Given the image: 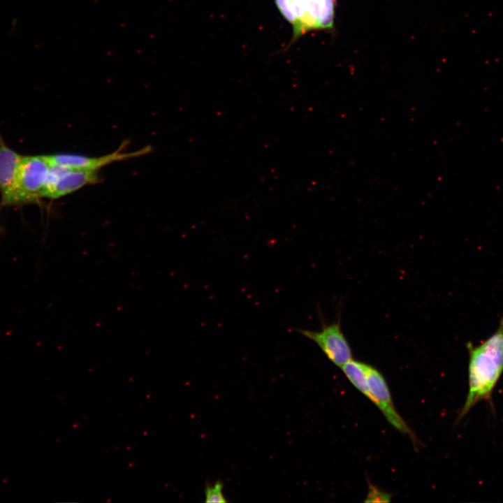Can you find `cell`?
<instances>
[{
	"instance_id": "9c48e42d",
	"label": "cell",
	"mask_w": 503,
	"mask_h": 503,
	"mask_svg": "<svg viewBox=\"0 0 503 503\" xmlns=\"http://www.w3.org/2000/svg\"><path fill=\"white\" fill-rule=\"evenodd\" d=\"M366 366V363L351 358L344 363L341 368L354 387L370 400Z\"/></svg>"
},
{
	"instance_id": "6da1fadb",
	"label": "cell",
	"mask_w": 503,
	"mask_h": 503,
	"mask_svg": "<svg viewBox=\"0 0 503 503\" xmlns=\"http://www.w3.org/2000/svg\"><path fill=\"white\" fill-rule=\"evenodd\" d=\"M469 353V391L458 419L479 402L490 398L503 372V317L496 330L480 344L467 343Z\"/></svg>"
},
{
	"instance_id": "7c38bea8",
	"label": "cell",
	"mask_w": 503,
	"mask_h": 503,
	"mask_svg": "<svg viewBox=\"0 0 503 503\" xmlns=\"http://www.w3.org/2000/svg\"><path fill=\"white\" fill-rule=\"evenodd\" d=\"M275 4L283 17L293 26H296V18L293 10L291 0H275Z\"/></svg>"
},
{
	"instance_id": "3957f363",
	"label": "cell",
	"mask_w": 503,
	"mask_h": 503,
	"mask_svg": "<svg viewBox=\"0 0 503 503\" xmlns=\"http://www.w3.org/2000/svg\"><path fill=\"white\" fill-rule=\"evenodd\" d=\"M298 333L313 341L326 356L341 367L352 358L350 345L341 328L340 319L330 323L323 322L319 330L299 329Z\"/></svg>"
},
{
	"instance_id": "8992f818",
	"label": "cell",
	"mask_w": 503,
	"mask_h": 503,
	"mask_svg": "<svg viewBox=\"0 0 503 503\" xmlns=\"http://www.w3.org/2000/svg\"><path fill=\"white\" fill-rule=\"evenodd\" d=\"M124 145H121L118 150L112 153L99 157H88L73 154H57L45 155V156L52 165H59L71 169L97 171L98 169L114 161L144 155L151 150L150 147L147 146L133 152H122Z\"/></svg>"
},
{
	"instance_id": "ba28073f",
	"label": "cell",
	"mask_w": 503,
	"mask_h": 503,
	"mask_svg": "<svg viewBox=\"0 0 503 503\" xmlns=\"http://www.w3.org/2000/svg\"><path fill=\"white\" fill-rule=\"evenodd\" d=\"M100 182L97 171L67 168L55 183L46 191L45 197L58 198L77 191L87 184Z\"/></svg>"
},
{
	"instance_id": "30bf717a",
	"label": "cell",
	"mask_w": 503,
	"mask_h": 503,
	"mask_svg": "<svg viewBox=\"0 0 503 503\" xmlns=\"http://www.w3.org/2000/svg\"><path fill=\"white\" fill-rule=\"evenodd\" d=\"M223 488L224 485L220 481H216L213 485H207L205 489V502L207 503L227 502Z\"/></svg>"
},
{
	"instance_id": "52a82bcc",
	"label": "cell",
	"mask_w": 503,
	"mask_h": 503,
	"mask_svg": "<svg viewBox=\"0 0 503 503\" xmlns=\"http://www.w3.org/2000/svg\"><path fill=\"white\" fill-rule=\"evenodd\" d=\"M23 156L10 149L0 136V192L1 203L15 205L17 175Z\"/></svg>"
},
{
	"instance_id": "7a4b0ae2",
	"label": "cell",
	"mask_w": 503,
	"mask_h": 503,
	"mask_svg": "<svg viewBox=\"0 0 503 503\" xmlns=\"http://www.w3.org/2000/svg\"><path fill=\"white\" fill-rule=\"evenodd\" d=\"M50 166L45 156H23L17 175L15 205L34 203L44 197Z\"/></svg>"
},
{
	"instance_id": "8fae6325",
	"label": "cell",
	"mask_w": 503,
	"mask_h": 503,
	"mask_svg": "<svg viewBox=\"0 0 503 503\" xmlns=\"http://www.w3.org/2000/svg\"><path fill=\"white\" fill-rule=\"evenodd\" d=\"M391 495L369 483L368 493L365 502H390Z\"/></svg>"
},
{
	"instance_id": "277c9868",
	"label": "cell",
	"mask_w": 503,
	"mask_h": 503,
	"mask_svg": "<svg viewBox=\"0 0 503 503\" xmlns=\"http://www.w3.org/2000/svg\"><path fill=\"white\" fill-rule=\"evenodd\" d=\"M296 18L293 39L312 29L333 27L335 0H291Z\"/></svg>"
},
{
	"instance_id": "5b68a950",
	"label": "cell",
	"mask_w": 503,
	"mask_h": 503,
	"mask_svg": "<svg viewBox=\"0 0 503 503\" xmlns=\"http://www.w3.org/2000/svg\"><path fill=\"white\" fill-rule=\"evenodd\" d=\"M367 379L370 400L380 409L387 421L402 434L407 435L414 443L416 437L394 406L386 381L376 368L367 364Z\"/></svg>"
}]
</instances>
